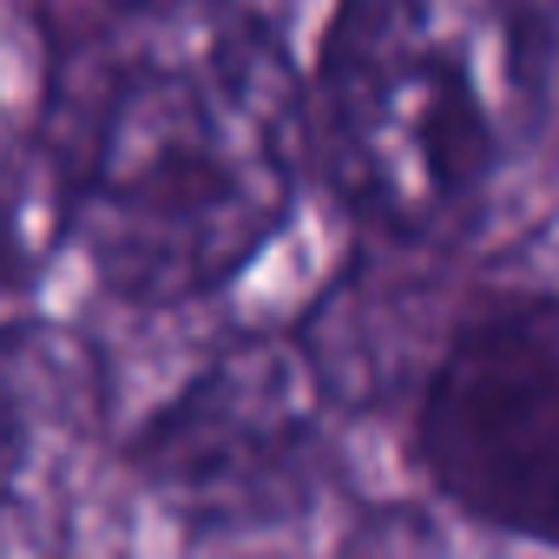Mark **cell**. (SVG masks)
Returning a JSON list of instances; mask_svg holds the SVG:
<instances>
[{"instance_id":"1","label":"cell","mask_w":559,"mask_h":559,"mask_svg":"<svg viewBox=\"0 0 559 559\" xmlns=\"http://www.w3.org/2000/svg\"><path fill=\"white\" fill-rule=\"evenodd\" d=\"M297 165L290 60L230 0H139L67 73L60 217L126 304L224 290L284 230Z\"/></svg>"},{"instance_id":"2","label":"cell","mask_w":559,"mask_h":559,"mask_svg":"<svg viewBox=\"0 0 559 559\" xmlns=\"http://www.w3.org/2000/svg\"><path fill=\"white\" fill-rule=\"evenodd\" d=\"M539 119L520 0H349L323 53V165L343 204L408 243L454 237Z\"/></svg>"},{"instance_id":"3","label":"cell","mask_w":559,"mask_h":559,"mask_svg":"<svg viewBox=\"0 0 559 559\" xmlns=\"http://www.w3.org/2000/svg\"><path fill=\"white\" fill-rule=\"evenodd\" d=\"M145 487L185 526L290 513L323 474V382L297 343H237L204 362L139 435Z\"/></svg>"},{"instance_id":"4","label":"cell","mask_w":559,"mask_h":559,"mask_svg":"<svg viewBox=\"0 0 559 559\" xmlns=\"http://www.w3.org/2000/svg\"><path fill=\"white\" fill-rule=\"evenodd\" d=\"M421 461L467 513L559 546V317H493L441 356Z\"/></svg>"},{"instance_id":"5","label":"cell","mask_w":559,"mask_h":559,"mask_svg":"<svg viewBox=\"0 0 559 559\" xmlns=\"http://www.w3.org/2000/svg\"><path fill=\"white\" fill-rule=\"evenodd\" d=\"M53 376H60V356L40 330H0V500L14 493L27 467Z\"/></svg>"}]
</instances>
